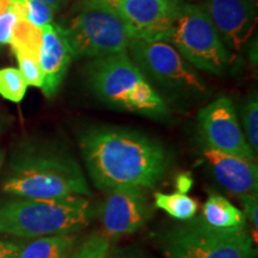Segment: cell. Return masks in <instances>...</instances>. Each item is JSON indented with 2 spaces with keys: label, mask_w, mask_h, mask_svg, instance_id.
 <instances>
[{
  "label": "cell",
  "mask_w": 258,
  "mask_h": 258,
  "mask_svg": "<svg viewBox=\"0 0 258 258\" xmlns=\"http://www.w3.org/2000/svg\"><path fill=\"white\" fill-rule=\"evenodd\" d=\"M199 125L208 147L219 152L254 161V153L245 139L233 101L219 97L200 110Z\"/></svg>",
  "instance_id": "cell-9"
},
{
  "label": "cell",
  "mask_w": 258,
  "mask_h": 258,
  "mask_svg": "<svg viewBox=\"0 0 258 258\" xmlns=\"http://www.w3.org/2000/svg\"><path fill=\"white\" fill-rule=\"evenodd\" d=\"M42 2L46 3L48 6H50L54 11H57V10L62 9L69 3V0H42Z\"/></svg>",
  "instance_id": "cell-29"
},
{
  "label": "cell",
  "mask_w": 258,
  "mask_h": 258,
  "mask_svg": "<svg viewBox=\"0 0 258 258\" xmlns=\"http://www.w3.org/2000/svg\"><path fill=\"white\" fill-rule=\"evenodd\" d=\"M92 217L85 196L66 199H17L0 202V233L22 239L77 233Z\"/></svg>",
  "instance_id": "cell-2"
},
{
  "label": "cell",
  "mask_w": 258,
  "mask_h": 258,
  "mask_svg": "<svg viewBox=\"0 0 258 258\" xmlns=\"http://www.w3.org/2000/svg\"><path fill=\"white\" fill-rule=\"evenodd\" d=\"M42 29L35 27L27 18L17 19L10 43L14 51H22L38 59L42 44Z\"/></svg>",
  "instance_id": "cell-18"
},
{
  "label": "cell",
  "mask_w": 258,
  "mask_h": 258,
  "mask_svg": "<svg viewBox=\"0 0 258 258\" xmlns=\"http://www.w3.org/2000/svg\"><path fill=\"white\" fill-rule=\"evenodd\" d=\"M27 19L35 27L43 28L44 25L53 23L54 10L42 0H27Z\"/></svg>",
  "instance_id": "cell-23"
},
{
  "label": "cell",
  "mask_w": 258,
  "mask_h": 258,
  "mask_svg": "<svg viewBox=\"0 0 258 258\" xmlns=\"http://www.w3.org/2000/svg\"><path fill=\"white\" fill-rule=\"evenodd\" d=\"M127 49L139 70L159 83L184 91H206L201 77L172 44L161 41L132 40Z\"/></svg>",
  "instance_id": "cell-8"
},
{
  "label": "cell",
  "mask_w": 258,
  "mask_h": 258,
  "mask_svg": "<svg viewBox=\"0 0 258 258\" xmlns=\"http://www.w3.org/2000/svg\"><path fill=\"white\" fill-rule=\"evenodd\" d=\"M11 6V0H0V16L8 12Z\"/></svg>",
  "instance_id": "cell-30"
},
{
  "label": "cell",
  "mask_w": 258,
  "mask_h": 258,
  "mask_svg": "<svg viewBox=\"0 0 258 258\" xmlns=\"http://www.w3.org/2000/svg\"><path fill=\"white\" fill-rule=\"evenodd\" d=\"M79 147L98 189H153L169 169V156L163 145L131 129L90 128L80 134Z\"/></svg>",
  "instance_id": "cell-1"
},
{
  "label": "cell",
  "mask_w": 258,
  "mask_h": 258,
  "mask_svg": "<svg viewBox=\"0 0 258 258\" xmlns=\"http://www.w3.org/2000/svg\"><path fill=\"white\" fill-rule=\"evenodd\" d=\"M108 252V239L98 233H92L83 241L78 249L73 251L70 258H106Z\"/></svg>",
  "instance_id": "cell-21"
},
{
  "label": "cell",
  "mask_w": 258,
  "mask_h": 258,
  "mask_svg": "<svg viewBox=\"0 0 258 258\" xmlns=\"http://www.w3.org/2000/svg\"><path fill=\"white\" fill-rule=\"evenodd\" d=\"M177 5L167 0H123L115 11L127 25L132 40L165 42Z\"/></svg>",
  "instance_id": "cell-12"
},
{
  "label": "cell",
  "mask_w": 258,
  "mask_h": 258,
  "mask_svg": "<svg viewBox=\"0 0 258 258\" xmlns=\"http://www.w3.org/2000/svg\"><path fill=\"white\" fill-rule=\"evenodd\" d=\"M241 205L244 208V214L246 219H249L252 224L254 232L258 228V200L257 194H249V195L240 196Z\"/></svg>",
  "instance_id": "cell-24"
},
{
  "label": "cell",
  "mask_w": 258,
  "mask_h": 258,
  "mask_svg": "<svg viewBox=\"0 0 258 258\" xmlns=\"http://www.w3.org/2000/svg\"><path fill=\"white\" fill-rule=\"evenodd\" d=\"M203 157L212 167L218 182L228 191L239 198L257 194L258 167L254 161L219 152L209 147L203 151Z\"/></svg>",
  "instance_id": "cell-14"
},
{
  "label": "cell",
  "mask_w": 258,
  "mask_h": 258,
  "mask_svg": "<svg viewBox=\"0 0 258 258\" xmlns=\"http://www.w3.org/2000/svg\"><path fill=\"white\" fill-rule=\"evenodd\" d=\"M167 2L173 3V4H180V3H188V0H167Z\"/></svg>",
  "instance_id": "cell-31"
},
{
  "label": "cell",
  "mask_w": 258,
  "mask_h": 258,
  "mask_svg": "<svg viewBox=\"0 0 258 258\" xmlns=\"http://www.w3.org/2000/svg\"><path fill=\"white\" fill-rule=\"evenodd\" d=\"M2 161H3V154L0 152V166H2Z\"/></svg>",
  "instance_id": "cell-32"
},
{
  "label": "cell",
  "mask_w": 258,
  "mask_h": 258,
  "mask_svg": "<svg viewBox=\"0 0 258 258\" xmlns=\"http://www.w3.org/2000/svg\"><path fill=\"white\" fill-rule=\"evenodd\" d=\"M17 19V16L11 10L0 16V43H10L12 30Z\"/></svg>",
  "instance_id": "cell-25"
},
{
  "label": "cell",
  "mask_w": 258,
  "mask_h": 258,
  "mask_svg": "<svg viewBox=\"0 0 258 258\" xmlns=\"http://www.w3.org/2000/svg\"><path fill=\"white\" fill-rule=\"evenodd\" d=\"M196 69L213 74L226 72L231 62L230 49L219 36L217 29L201 6L180 3L165 38Z\"/></svg>",
  "instance_id": "cell-5"
},
{
  "label": "cell",
  "mask_w": 258,
  "mask_h": 258,
  "mask_svg": "<svg viewBox=\"0 0 258 258\" xmlns=\"http://www.w3.org/2000/svg\"><path fill=\"white\" fill-rule=\"evenodd\" d=\"M89 83L97 97L114 108L156 118L169 114L165 102L127 51L98 57L90 64Z\"/></svg>",
  "instance_id": "cell-4"
},
{
  "label": "cell",
  "mask_w": 258,
  "mask_h": 258,
  "mask_svg": "<svg viewBox=\"0 0 258 258\" xmlns=\"http://www.w3.org/2000/svg\"><path fill=\"white\" fill-rule=\"evenodd\" d=\"M227 49L240 50L257 23V0H205L201 5Z\"/></svg>",
  "instance_id": "cell-11"
},
{
  "label": "cell",
  "mask_w": 258,
  "mask_h": 258,
  "mask_svg": "<svg viewBox=\"0 0 258 258\" xmlns=\"http://www.w3.org/2000/svg\"><path fill=\"white\" fill-rule=\"evenodd\" d=\"M64 29L74 57H103L127 51L132 36L114 10L77 6Z\"/></svg>",
  "instance_id": "cell-7"
},
{
  "label": "cell",
  "mask_w": 258,
  "mask_h": 258,
  "mask_svg": "<svg viewBox=\"0 0 258 258\" xmlns=\"http://www.w3.org/2000/svg\"><path fill=\"white\" fill-rule=\"evenodd\" d=\"M202 219L219 230L244 231L246 217L240 209L219 194H211L202 208Z\"/></svg>",
  "instance_id": "cell-15"
},
{
  "label": "cell",
  "mask_w": 258,
  "mask_h": 258,
  "mask_svg": "<svg viewBox=\"0 0 258 258\" xmlns=\"http://www.w3.org/2000/svg\"><path fill=\"white\" fill-rule=\"evenodd\" d=\"M154 207L166 212L170 217L180 221H186L195 218L199 211V205L195 200L186 194H154Z\"/></svg>",
  "instance_id": "cell-17"
},
{
  "label": "cell",
  "mask_w": 258,
  "mask_h": 258,
  "mask_svg": "<svg viewBox=\"0 0 258 258\" xmlns=\"http://www.w3.org/2000/svg\"><path fill=\"white\" fill-rule=\"evenodd\" d=\"M27 83L19 70L14 67L0 70V96L9 101L19 103L27 93Z\"/></svg>",
  "instance_id": "cell-19"
},
{
  "label": "cell",
  "mask_w": 258,
  "mask_h": 258,
  "mask_svg": "<svg viewBox=\"0 0 258 258\" xmlns=\"http://www.w3.org/2000/svg\"><path fill=\"white\" fill-rule=\"evenodd\" d=\"M15 54L19 64V72L27 85L41 89L43 85V76H42L38 59L22 51H15Z\"/></svg>",
  "instance_id": "cell-22"
},
{
  "label": "cell",
  "mask_w": 258,
  "mask_h": 258,
  "mask_svg": "<svg viewBox=\"0 0 258 258\" xmlns=\"http://www.w3.org/2000/svg\"><path fill=\"white\" fill-rule=\"evenodd\" d=\"M123 0H79L77 6H95V8L114 10L117 8L118 4Z\"/></svg>",
  "instance_id": "cell-26"
},
{
  "label": "cell",
  "mask_w": 258,
  "mask_h": 258,
  "mask_svg": "<svg viewBox=\"0 0 258 258\" xmlns=\"http://www.w3.org/2000/svg\"><path fill=\"white\" fill-rule=\"evenodd\" d=\"M2 189L21 199L55 200L90 195L88 180L78 161L62 152L36 153L18 160Z\"/></svg>",
  "instance_id": "cell-3"
},
{
  "label": "cell",
  "mask_w": 258,
  "mask_h": 258,
  "mask_svg": "<svg viewBox=\"0 0 258 258\" xmlns=\"http://www.w3.org/2000/svg\"><path fill=\"white\" fill-rule=\"evenodd\" d=\"M178 182H177V188L180 190V192L185 194L190 189L192 184V179L188 175H182L178 177Z\"/></svg>",
  "instance_id": "cell-28"
},
{
  "label": "cell",
  "mask_w": 258,
  "mask_h": 258,
  "mask_svg": "<svg viewBox=\"0 0 258 258\" xmlns=\"http://www.w3.org/2000/svg\"><path fill=\"white\" fill-rule=\"evenodd\" d=\"M0 258H18L17 244L8 240H0Z\"/></svg>",
  "instance_id": "cell-27"
},
{
  "label": "cell",
  "mask_w": 258,
  "mask_h": 258,
  "mask_svg": "<svg viewBox=\"0 0 258 258\" xmlns=\"http://www.w3.org/2000/svg\"><path fill=\"white\" fill-rule=\"evenodd\" d=\"M74 245V233L34 238L17 244L18 258H70Z\"/></svg>",
  "instance_id": "cell-16"
},
{
  "label": "cell",
  "mask_w": 258,
  "mask_h": 258,
  "mask_svg": "<svg viewBox=\"0 0 258 258\" xmlns=\"http://www.w3.org/2000/svg\"><path fill=\"white\" fill-rule=\"evenodd\" d=\"M42 44L38 62L43 76L41 90L48 98L56 95L62 84L73 53L63 27L50 23L42 28Z\"/></svg>",
  "instance_id": "cell-13"
},
{
  "label": "cell",
  "mask_w": 258,
  "mask_h": 258,
  "mask_svg": "<svg viewBox=\"0 0 258 258\" xmlns=\"http://www.w3.org/2000/svg\"><path fill=\"white\" fill-rule=\"evenodd\" d=\"M253 240L245 230H219L201 217L170 230L161 247L166 258H252Z\"/></svg>",
  "instance_id": "cell-6"
},
{
  "label": "cell",
  "mask_w": 258,
  "mask_h": 258,
  "mask_svg": "<svg viewBox=\"0 0 258 258\" xmlns=\"http://www.w3.org/2000/svg\"><path fill=\"white\" fill-rule=\"evenodd\" d=\"M152 213L145 189L118 186L109 190L101 209V221L109 237H121L143 227Z\"/></svg>",
  "instance_id": "cell-10"
},
{
  "label": "cell",
  "mask_w": 258,
  "mask_h": 258,
  "mask_svg": "<svg viewBox=\"0 0 258 258\" xmlns=\"http://www.w3.org/2000/svg\"><path fill=\"white\" fill-rule=\"evenodd\" d=\"M241 121L245 139L254 153L258 151V101L256 95H251L241 108Z\"/></svg>",
  "instance_id": "cell-20"
},
{
  "label": "cell",
  "mask_w": 258,
  "mask_h": 258,
  "mask_svg": "<svg viewBox=\"0 0 258 258\" xmlns=\"http://www.w3.org/2000/svg\"><path fill=\"white\" fill-rule=\"evenodd\" d=\"M123 258H131V257H123Z\"/></svg>",
  "instance_id": "cell-33"
}]
</instances>
